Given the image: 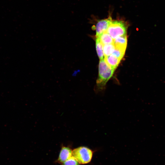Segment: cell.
<instances>
[{"label": "cell", "mask_w": 165, "mask_h": 165, "mask_svg": "<svg viewBox=\"0 0 165 165\" xmlns=\"http://www.w3.org/2000/svg\"><path fill=\"white\" fill-rule=\"evenodd\" d=\"M94 152L88 147L81 146L72 150V156L80 164H86L91 161Z\"/></svg>", "instance_id": "7a4b0ae2"}, {"label": "cell", "mask_w": 165, "mask_h": 165, "mask_svg": "<svg viewBox=\"0 0 165 165\" xmlns=\"http://www.w3.org/2000/svg\"><path fill=\"white\" fill-rule=\"evenodd\" d=\"M99 38L102 45L105 44L113 43V39L106 31L102 33Z\"/></svg>", "instance_id": "ba28073f"}, {"label": "cell", "mask_w": 165, "mask_h": 165, "mask_svg": "<svg viewBox=\"0 0 165 165\" xmlns=\"http://www.w3.org/2000/svg\"><path fill=\"white\" fill-rule=\"evenodd\" d=\"M62 164V165H80L72 156Z\"/></svg>", "instance_id": "7c38bea8"}, {"label": "cell", "mask_w": 165, "mask_h": 165, "mask_svg": "<svg viewBox=\"0 0 165 165\" xmlns=\"http://www.w3.org/2000/svg\"><path fill=\"white\" fill-rule=\"evenodd\" d=\"M127 43V35L118 37L113 40L115 47L126 49Z\"/></svg>", "instance_id": "52a82bcc"}, {"label": "cell", "mask_w": 165, "mask_h": 165, "mask_svg": "<svg viewBox=\"0 0 165 165\" xmlns=\"http://www.w3.org/2000/svg\"><path fill=\"white\" fill-rule=\"evenodd\" d=\"M104 60L111 68L115 70L118 66L121 59L111 54L104 57Z\"/></svg>", "instance_id": "8992f818"}, {"label": "cell", "mask_w": 165, "mask_h": 165, "mask_svg": "<svg viewBox=\"0 0 165 165\" xmlns=\"http://www.w3.org/2000/svg\"><path fill=\"white\" fill-rule=\"evenodd\" d=\"M112 20L111 16L98 21L96 26V38H98L104 32L106 31L111 24Z\"/></svg>", "instance_id": "277c9868"}, {"label": "cell", "mask_w": 165, "mask_h": 165, "mask_svg": "<svg viewBox=\"0 0 165 165\" xmlns=\"http://www.w3.org/2000/svg\"><path fill=\"white\" fill-rule=\"evenodd\" d=\"M103 46L99 38H96V47L97 55L100 60L104 58L103 51Z\"/></svg>", "instance_id": "9c48e42d"}, {"label": "cell", "mask_w": 165, "mask_h": 165, "mask_svg": "<svg viewBox=\"0 0 165 165\" xmlns=\"http://www.w3.org/2000/svg\"><path fill=\"white\" fill-rule=\"evenodd\" d=\"M115 70L108 66L105 61L104 58L100 60L98 75L97 80V92L102 91L105 89L107 82L112 76Z\"/></svg>", "instance_id": "6da1fadb"}, {"label": "cell", "mask_w": 165, "mask_h": 165, "mask_svg": "<svg viewBox=\"0 0 165 165\" xmlns=\"http://www.w3.org/2000/svg\"><path fill=\"white\" fill-rule=\"evenodd\" d=\"M126 49L115 47V48L111 55L121 59L123 57Z\"/></svg>", "instance_id": "8fae6325"}, {"label": "cell", "mask_w": 165, "mask_h": 165, "mask_svg": "<svg viewBox=\"0 0 165 165\" xmlns=\"http://www.w3.org/2000/svg\"><path fill=\"white\" fill-rule=\"evenodd\" d=\"M103 47L105 57L112 54L115 48V46L113 43H111L104 45H103Z\"/></svg>", "instance_id": "30bf717a"}, {"label": "cell", "mask_w": 165, "mask_h": 165, "mask_svg": "<svg viewBox=\"0 0 165 165\" xmlns=\"http://www.w3.org/2000/svg\"><path fill=\"white\" fill-rule=\"evenodd\" d=\"M72 151L69 147L62 146L57 159V161L60 163H63L72 156Z\"/></svg>", "instance_id": "5b68a950"}, {"label": "cell", "mask_w": 165, "mask_h": 165, "mask_svg": "<svg viewBox=\"0 0 165 165\" xmlns=\"http://www.w3.org/2000/svg\"><path fill=\"white\" fill-rule=\"evenodd\" d=\"M127 27L125 23L121 20H112L106 32L114 40L121 36L127 35Z\"/></svg>", "instance_id": "3957f363"}]
</instances>
